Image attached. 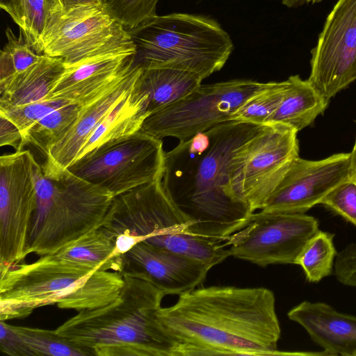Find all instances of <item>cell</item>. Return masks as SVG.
Wrapping results in <instances>:
<instances>
[{
	"mask_svg": "<svg viewBox=\"0 0 356 356\" xmlns=\"http://www.w3.org/2000/svg\"><path fill=\"white\" fill-rule=\"evenodd\" d=\"M264 126L224 122L165 152L162 185L191 222V234L224 242L248 225L253 212L232 195L230 169L234 156Z\"/></svg>",
	"mask_w": 356,
	"mask_h": 356,
	"instance_id": "cell-1",
	"label": "cell"
},
{
	"mask_svg": "<svg viewBox=\"0 0 356 356\" xmlns=\"http://www.w3.org/2000/svg\"><path fill=\"white\" fill-rule=\"evenodd\" d=\"M156 314L180 343L179 356L307 354L277 349L281 327L275 295L267 288L197 287Z\"/></svg>",
	"mask_w": 356,
	"mask_h": 356,
	"instance_id": "cell-2",
	"label": "cell"
},
{
	"mask_svg": "<svg viewBox=\"0 0 356 356\" xmlns=\"http://www.w3.org/2000/svg\"><path fill=\"white\" fill-rule=\"evenodd\" d=\"M124 286L109 303L84 309L56 332L95 356H179L180 343L159 322L164 293L123 275Z\"/></svg>",
	"mask_w": 356,
	"mask_h": 356,
	"instance_id": "cell-3",
	"label": "cell"
},
{
	"mask_svg": "<svg viewBox=\"0 0 356 356\" xmlns=\"http://www.w3.org/2000/svg\"><path fill=\"white\" fill-rule=\"evenodd\" d=\"M124 283L118 272L42 256L31 264L0 269V320L24 318L54 304L78 312L95 309L114 300Z\"/></svg>",
	"mask_w": 356,
	"mask_h": 356,
	"instance_id": "cell-4",
	"label": "cell"
},
{
	"mask_svg": "<svg viewBox=\"0 0 356 356\" xmlns=\"http://www.w3.org/2000/svg\"><path fill=\"white\" fill-rule=\"evenodd\" d=\"M161 179L114 197L102 227L114 238L116 252L145 242L212 268L230 257L225 242L191 234V222L170 199Z\"/></svg>",
	"mask_w": 356,
	"mask_h": 356,
	"instance_id": "cell-5",
	"label": "cell"
},
{
	"mask_svg": "<svg viewBox=\"0 0 356 356\" xmlns=\"http://www.w3.org/2000/svg\"><path fill=\"white\" fill-rule=\"evenodd\" d=\"M127 30L136 48L134 65L143 69L181 70L204 79L221 70L234 49L228 33L202 15H157Z\"/></svg>",
	"mask_w": 356,
	"mask_h": 356,
	"instance_id": "cell-6",
	"label": "cell"
},
{
	"mask_svg": "<svg viewBox=\"0 0 356 356\" xmlns=\"http://www.w3.org/2000/svg\"><path fill=\"white\" fill-rule=\"evenodd\" d=\"M36 208L26 254H52L102 227L114 196L67 170L57 179L44 175L35 161Z\"/></svg>",
	"mask_w": 356,
	"mask_h": 356,
	"instance_id": "cell-7",
	"label": "cell"
},
{
	"mask_svg": "<svg viewBox=\"0 0 356 356\" xmlns=\"http://www.w3.org/2000/svg\"><path fill=\"white\" fill-rule=\"evenodd\" d=\"M135 53L128 30L103 4L64 10L49 25L41 42V54L60 58L68 67Z\"/></svg>",
	"mask_w": 356,
	"mask_h": 356,
	"instance_id": "cell-8",
	"label": "cell"
},
{
	"mask_svg": "<svg viewBox=\"0 0 356 356\" xmlns=\"http://www.w3.org/2000/svg\"><path fill=\"white\" fill-rule=\"evenodd\" d=\"M266 84L250 79L201 84L183 99L151 113L139 131L160 139L186 140L230 121L245 101Z\"/></svg>",
	"mask_w": 356,
	"mask_h": 356,
	"instance_id": "cell-9",
	"label": "cell"
},
{
	"mask_svg": "<svg viewBox=\"0 0 356 356\" xmlns=\"http://www.w3.org/2000/svg\"><path fill=\"white\" fill-rule=\"evenodd\" d=\"M298 132L280 124L262 131L234 156L229 174L233 197L254 213L261 210L293 161L299 156Z\"/></svg>",
	"mask_w": 356,
	"mask_h": 356,
	"instance_id": "cell-10",
	"label": "cell"
},
{
	"mask_svg": "<svg viewBox=\"0 0 356 356\" xmlns=\"http://www.w3.org/2000/svg\"><path fill=\"white\" fill-rule=\"evenodd\" d=\"M162 139L138 131L76 161L67 170L114 197L162 177Z\"/></svg>",
	"mask_w": 356,
	"mask_h": 356,
	"instance_id": "cell-11",
	"label": "cell"
},
{
	"mask_svg": "<svg viewBox=\"0 0 356 356\" xmlns=\"http://www.w3.org/2000/svg\"><path fill=\"white\" fill-rule=\"evenodd\" d=\"M319 230L305 213H253L248 225L225 241L230 256L266 267L295 264L307 241Z\"/></svg>",
	"mask_w": 356,
	"mask_h": 356,
	"instance_id": "cell-12",
	"label": "cell"
},
{
	"mask_svg": "<svg viewBox=\"0 0 356 356\" xmlns=\"http://www.w3.org/2000/svg\"><path fill=\"white\" fill-rule=\"evenodd\" d=\"M35 159L28 149L0 157V269L19 264L36 208Z\"/></svg>",
	"mask_w": 356,
	"mask_h": 356,
	"instance_id": "cell-13",
	"label": "cell"
},
{
	"mask_svg": "<svg viewBox=\"0 0 356 356\" xmlns=\"http://www.w3.org/2000/svg\"><path fill=\"white\" fill-rule=\"evenodd\" d=\"M308 81L330 100L356 80V0H338L311 50Z\"/></svg>",
	"mask_w": 356,
	"mask_h": 356,
	"instance_id": "cell-14",
	"label": "cell"
},
{
	"mask_svg": "<svg viewBox=\"0 0 356 356\" xmlns=\"http://www.w3.org/2000/svg\"><path fill=\"white\" fill-rule=\"evenodd\" d=\"M354 178L352 154L312 161L296 158L261 211L305 213L341 183Z\"/></svg>",
	"mask_w": 356,
	"mask_h": 356,
	"instance_id": "cell-15",
	"label": "cell"
},
{
	"mask_svg": "<svg viewBox=\"0 0 356 356\" xmlns=\"http://www.w3.org/2000/svg\"><path fill=\"white\" fill-rule=\"evenodd\" d=\"M212 267L187 256L139 242L122 254V275L145 280L166 295H181L200 285Z\"/></svg>",
	"mask_w": 356,
	"mask_h": 356,
	"instance_id": "cell-16",
	"label": "cell"
},
{
	"mask_svg": "<svg viewBox=\"0 0 356 356\" xmlns=\"http://www.w3.org/2000/svg\"><path fill=\"white\" fill-rule=\"evenodd\" d=\"M143 68L131 69L104 94L82 106L74 123L49 149L41 165L44 175L57 179L74 163L82 147L97 126L136 86Z\"/></svg>",
	"mask_w": 356,
	"mask_h": 356,
	"instance_id": "cell-17",
	"label": "cell"
},
{
	"mask_svg": "<svg viewBox=\"0 0 356 356\" xmlns=\"http://www.w3.org/2000/svg\"><path fill=\"white\" fill-rule=\"evenodd\" d=\"M134 55L100 57L74 67L67 66L52 89L50 98L84 106L97 98L133 67Z\"/></svg>",
	"mask_w": 356,
	"mask_h": 356,
	"instance_id": "cell-18",
	"label": "cell"
},
{
	"mask_svg": "<svg viewBox=\"0 0 356 356\" xmlns=\"http://www.w3.org/2000/svg\"><path fill=\"white\" fill-rule=\"evenodd\" d=\"M327 355L356 356V317L321 302L303 301L287 314Z\"/></svg>",
	"mask_w": 356,
	"mask_h": 356,
	"instance_id": "cell-19",
	"label": "cell"
},
{
	"mask_svg": "<svg viewBox=\"0 0 356 356\" xmlns=\"http://www.w3.org/2000/svg\"><path fill=\"white\" fill-rule=\"evenodd\" d=\"M66 70L62 58L42 54L26 70L0 81V110L50 98L52 89Z\"/></svg>",
	"mask_w": 356,
	"mask_h": 356,
	"instance_id": "cell-20",
	"label": "cell"
},
{
	"mask_svg": "<svg viewBox=\"0 0 356 356\" xmlns=\"http://www.w3.org/2000/svg\"><path fill=\"white\" fill-rule=\"evenodd\" d=\"M147 106L148 95L140 88L138 80L134 89L106 115L92 132L76 161L138 132L149 115Z\"/></svg>",
	"mask_w": 356,
	"mask_h": 356,
	"instance_id": "cell-21",
	"label": "cell"
},
{
	"mask_svg": "<svg viewBox=\"0 0 356 356\" xmlns=\"http://www.w3.org/2000/svg\"><path fill=\"white\" fill-rule=\"evenodd\" d=\"M288 87L278 108L266 124H280L297 132L314 122L326 109L329 101L307 79L299 75L287 79Z\"/></svg>",
	"mask_w": 356,
	"mask_h": 356,
	"instance_id": "cell-22",
	"label": "cell"
},
{
	"mask_svg": "<svg viewBox=\"0 0 356 356\" xmlns=\"http://www.w3.org/2000/svg\"><path fill=\"white\" fill-rule=\"evenodd\" d=\"M199 75L173 68L143 69L140 88L148 95L149 115L183 99L202 84Z\"/></svg>",
	"mask_w": 356,
	"mask_h": 356,
	"instance_id": "cell-23",
	"label": "cell"
},
{
	"mask_svg": "<svg viewBox=\"0 0 356 356\" xmlns=\"http://www.w3.org/2000/svg\"><path fill=\"white\" fill-rule=\"evenodd\" d=\"M49 254L97 270L120 273L122 268V255L116 252L114 238L102 227L92 229Z\"/></svg>",
	"mask_w": 356,
	"mask_h": 356,
	"instance_id": "cell-24",
	"label": "cell"
},
{
	"mask_svg": "<svg viewBox=\"0 0 356 356\" xmlns=\"http://www.w3.org/2000/svg\"><path fill=\"white\" fill-rule=\"evenodd\" d=\"M10 325L15 333L17 356H89L88 351L50 330Z\"/></svg>",
	"mask_w": 356,
	"mask_h": 356,
	"instance_id": "cell-25",
	"label": "cell"
},
{
	"mask_svg": "<svg viewBox=\"0 0 356 356\" xmlns=\"http://www.w3.org/2000/svg\"><path fill=\"white\" fill-rule=\"evenodd\" d=\"M334 235L318 230L305 245L295 264L300 266L309 282H318L330 275L337 255Z\"/></svg>",
	"mask_w": 356,
	"mask_h": 356,
	"instance_id": "cell-26",
	"label": "cell"
},
{
	"mask_svg": "<svg viewBox=\"0 0 356 356\" xmlns=\"http://www.w3.org/2000/svg\"><path fill=\"white\" fill-rule=\"evenodd\" d=\"M64 10L62 0H23L18 26L26 42L41 54L42 38L53 20Z\"/></svg>",
	"mask_w": 356,
	"mask_h": 356,
	"instance_id": "cell-27",
	"label": "cell"
},
{
	"mask_svg": "<svg viewBox=\"0 0 356 356\" xmlns=\"http://www.w3.org/2000/svg\"><path fill=\"white\" fill-rule=\"evenodd\" d=\"M81 108L70 103L45 115L29 131L26 145H33L46 156L50 147L74 123Z\"/></svg>",
	"mask_w": 356,
	"mask_h": 356,
	"instance_id": "cell-28",
	"label": "cell"
},
{
	"mask_svg": "<svg viewBox=\"0 0 356 356\" xmlns=\"http://www.w3.org/2000/svg\"><path fill=\"white\" fill-rule=\"evenodd\" d=\"M287 87V79L266 83L263 88L245 101L231 120L265 125L280 105Z\"/></svg>",
	"mask_w": 356,
	"mask_h": 356,
	"instance_id": "cell-29",
	"label": "cell"
},
{
	"mask_svg": "<svg viewBox=\"0 0 356 356\" xmlns=\"http://www.w3.org/2000/svg\"><path fill=\"white\" fill-rule=\"evenodd\" d=\"M6 35L7 42L0 55V81L26 70L36 63L42 55L37 54L29 46L21 31L17 37L12 29L7 28Z\"/></svg>",
	"mask_w": 356,
	"mask_h": 356,
	"instance_id": "cell-30",
	"label": "cell"
},
{
	"mask_svg": "<svg viewBox=\"0 0 356 356\" xmlns=\"http://www.w3.org/2000/svg\"><path fill=\"white\" fill-rule=\"evenodd\" d=\"M72 103L62 99L47 98L39 102L0 110V115L10 120L22 136V145H26L29 131L45 115L64 105Z\"/></svg>",
	"mask_w": 356,
	"mask_h": 356,
	"instance_id": "cell-31",
	"label": "cell"
},
{
	"mask_svg": "<svg viewBox=\"0 0 356 356\" xmlns=\"http://www.w3.org/2000/svg\"><path fill=\"white\" fill-rule=\"evenodd\" d=\"M159 0H102L106 9L127 29L133 28L156 14Z\"/></svg>",
	"mask_w": 356,
	"mask_h": 356,
	"instance_id": "cell-32",
	"label": "cell"
},
{
	"mask_svg": "<svg viewBox=\"0 0 356 356\" xmlns=\"http://www.w3.org/2000/svg\"><path fill=\"white\" fill-rule=\"evenodd\" d=\"M356 227V181L348 179L330 191L321 202Z\"/></svg>",
	"mask_w": 356,
	"mask_h": 356,
	"instance_id": "cell-33",
	"label": "cell"
},
{
	"mask_svg": "<svg viewBox=\"0 0 356 356\" xmlns=\"http://www.w3.org/2000/svg\"><path fill=\"white\" fill-rule=\"evenodd\" d=\"M334 273L341 284L356 287V243L348 244L337 253Z\"/></svg>",
	"mask_w": 356,
	"mask_h": 356,
	"instance_id": "cell-34",
	"label": "cell"
},
{
	"mask_svg": "<svg viewBox=\"0 0 356 356\" xmlns=\"http://www.w3.org/2000/svg\"><path fill=\"white\" fill-rule=\"evenodd\" d=\"M22 136L19 129L7 118L0 115V145H9L15 151L24 149Z\"/></svg>",
	"mask_w": 356,
	"mask_h": 356,
	"instance_id": "cell-35",
	"label": "cell"
},
{
	"mask_svg": "<svg viewBox=\"0 0 356 356\" xmlns=\"http://www.w3.org/2000/svg\"><path fill=\"white\" fill-rule=\"evenodd\" d=\"M23 0H0V7L6 11L15 24L21 23Z\"/></svg>",
	"mask_w": 356,
	"mask_h": 356,
	"instance_id": "cell-36",
	"label": "cell"
},
{
	"mask_svg": "<svg viewBox=\"0 0 356 356\" xmlns=\"http://www.w3.org/2000/svg\"><path fill=\"white\" fill-rule=\"evenodd\" d=\"M64 10H67L72 8L89 6V5H101L102 0H62Z\"/></svg>",
	"mask_w": 356,
	"mask_h": 356,
	"instance_id": "cell-37",
	"label": "cell"
},
{
	"mask_svg": "<svg viewBox=\"0 0 356 356\" xmlns=\"http://www.w3.org/2000/svg\"><path fill=\"white\" fill-rule=\"evenodd\" d=\"M323 0H282V4L288 8H297L305 4L315 3Z\"/></svg>",
	"mask_w": 356,
	"mask_h": 356,
	"instance_id": "cell-38",
	"label": "cell"
},
{
	"mask_svg": "<svg viewBox=\"0 0 356 356\" xmlns=\"http://www.w3.org/2000/svg\"><path fill=\"white\" fill-rule=\"evenodd\" d=\"M351 154H352L353 167V170H354V178L356 181V137H355L353 148L351 151Z\"/></svg>",
	"mask_w": 356,
	"mask_h": 356,
	"instance_id": "cell-39",
	"label": "cell"
}]
</instances>
